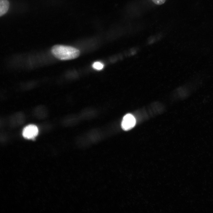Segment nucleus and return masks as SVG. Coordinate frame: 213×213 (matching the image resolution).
Segmentation results:
<instances>
[{"instance_id":"nucleus-1","label":"nucleus","mask_w":213,"mask_h":213,"mask_svg":"<svg viewBox=\"0 0 213 213\" xmlns=\"http://www.w3.org/2000/svg\"><path fill=\"white\" fill-rule=\"evenodd\" d=\"M51 51L54 57L61 60L73 59L78 57L79 51L73 47L62 45H56L51 49Z\"/></svg>"},{"instance_id":"nucleus-2","label":"nucleus","mask_w":213,"mask_h":213,"mask_svg":"<svg viewBox=\"0 0 213 213\" xmlns=\"http://www.w3.org/2000/svg\"><path fill=\"white\" fill-rule=\"evenodd\" d=\"M38 130L36 125L31 124L28 125L23 129L22 135L23 137L27 139H33L38 135Z\"/></svg>"},{"instance_id":"nucleus-3","label":"nucleus","mask_w":213,"mask_h":213,"mask_svg":"<svg viewBox=\"0 0 213 213\" xmlns=\"http://www.w3.org/2000/svg\"><path fill=\"white\" fill-rule=\"evenodd\" d=\"M135 123L136 120L134 116L131 114H128L123 117L121 127L124 130H128L134 127Z\"/></svg>"},{"instance_id":"nucleus-4","label":"nucleus","mask_w":213,"mask_h":213,"mask_svg":"<svg viewBox=\"0 0 213 213\" xmlns=\"http://www.w3.org/2000/svg\"><path fill=\"white\" fill-rule=\"evenodd\" d=\"M9 3L7 0H0V16H1L7 11Z\"/></svg>"},{"instance_id":"nucleus-5","label":"nucleus","mask_w":213,"mask_h":213,"mask_svg":"<svg viewBox=\"0 0 213 213\" xmlns=\"http://www.w3.org/2000/svg\"><path fill=\"white\" fill-rule=\"evenodd\" d=\"M104 64L99 62H94L92 64V67L94 69L97 70H102L104 67Z\"/></svg>"},{"instance_id":"nucleus-6","label":"nucleus","mask_w":213,"mask_h":213,"mask_svg":"<svg viewBox=\"0 0 213 213\" xmlns=\"http://www.w3.org/2000/svg\"><path fill=\"white\" fill-rule=\"evenodd\" d=\"M155 4L158 5H162L164 3L166 0H151Z\"/></svg>"}]
</instances>
